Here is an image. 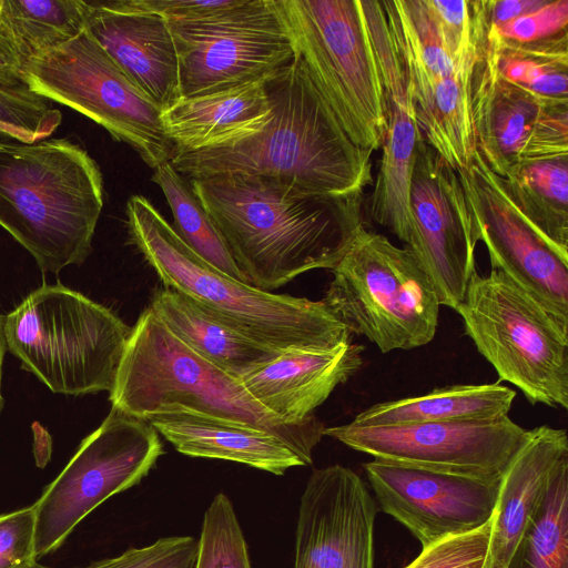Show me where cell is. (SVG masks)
Listing matches in <instances>:
<instances>
[{"label": "cell", "instance_id": "8992f818", "mask_svg": "<svg viewBox=\"0 0 568 568\" xmlns=\"http://www.w3.org/2000/svg\"><path fill=\"white\" fill-rule=\"evenodd\" d=\"M110 308L43 284L4 316L7 349L53 393L110 392L130 335Z\"/></svg>", "mask_w": 568, "mask_h": 568}, {"label": "cell", "instance_id": "603a6c76", "mask_svg": "<svg viewBox=\"0 0 568 568\" xmlns=\"http://www.w3.org/2000/svg\"><path fill=\"white\" fill-rule=\"evenodd\" d=\"M178 452L192 457L224 459L274 475L304 466L276 435L250 425L173 407L145 419Z\"/></svg>", "mask_w": 568, "mask_h": 568}, {"label": "cell", "instance_id": "ab89813d", "mask_svg": "<svg viewBox=\"0 0 568 568\" xmlns=\"http://www.w3.org/2000/svg\"><path fill=\"white\" fill-rule=\"evenodd\" d=\"M548 0H485L487 20L490 28H499L524 14L532 12Z\"/></svg>", "mask_w": 568, "mask_h": 568}, {"label": "cell", "instance_id": "f1b7e54d", "mask_svg": "<svg viewBox=\"0 0 568 568\" xmlns=\"http://www.w3.org/2000/svg\"><path fill=\"white\" fill-rule=\"evenodd\" d=\"M498 73L541 97L568 101V32L537 42L503 41L488 29Z\"/></svg>", "mask_w": 568, "mask_h": 568}, {"label": "cell", "instance_id": "7bdbcfd3", "mask_svg": "<svg viewBox=\"0 0 568 568\" xmlns=\"http://www.w3.org/2000/svg\"><path fill=\"white\" fill-rule=\"evenodd\" d=\"M38 568H47V567H43V566H40V565H39V567H38Z\"/></svg>", "mask_w": 568, "mask_h": 568}, {"label": "cell", "instance_id": "6da1fadb", "mask_svg": "<svg viewBox=\"0 0 568 568\" xmlns=\"http://www.w3.org/2000/svg\"><path fill=\"white\" fill-rule=\"evenodd\" d=\"M245 282L271 292L316 268L332 270L364 225L363 193L311 192L240 172L191 180Z\"/></svg>", "mask_w": 568, "mask_h": 568}, {"label": "cell", "instance_id": "e575fe53", "mask_svg": "<svg viewBox=\"0 0 568 568\" xmlns=\"http://www.w3.org/2000/svg\"><path fill=\"white\" fill-rule=\"evenodd\" d=\"M199 540L191 536L162 537L154 542L129 548L121 555L81 568H195Z\"/></svg>", "mask_w": 568, "mask_h": 568}, {"label": "cell", "instance_id": "d4e9b609", "mask_svg": "<svg viewBox=\"0 0 568 568\" xmlns=\"http://www.w3.org/2000/svg\"><path fill=\"white\" fill-rule=\"evenodd\" d=\"M149 307L185 346L235 378L240 379L281 353L174 290L155 291Z\"/></svg>", "mask_w": 568, "mask_h": 568}, {"label": "cell", "instance_id": "836d02e7", "mask_svg": "<svg viewBox=\"0 0 568 568\" xmlns=\"http://www.w3.org/2000/svg\"><path fill=\"white\" fill-rule=\"evenodd\" d=\"M493 519L494 515L475 530L423 547L420 554L405 568H484Z\"/></svg>", "mask_w": 568, "mask_h": 568}, {"label": "cell", "instance_id": "9c48e42d", "mask_svg": "<svg viewBox=\"0 0 568 568\" xmlns=\"http://www.w3.org/2000/svg\"><path fill=\"white\" fill-rule=\"evenodd\" d=\"M455 311L499 382L531 405L568 408V327L497 270L474 273Z\"/></svg>", "mask_w": 568, "mask_h": 568}, {"label": "cell", "instance_id": "b9f144b4", "mask_svg": "<svg viewBox=\"0 0 568 568\" xmlns=\"http://www.w3.org/2000/svg\"><path fill=\"white\" fill-rule=\"evenodd\" d=\"M7 351V343L4 336V316L0 314V415L3 408V397L1 394V379H2V363Z\"/></svg>", "mask_w": 568, "mask_h": 568}, {"label": "cell", "instance_id": "7a4b0ae2", "mask_svg": "<svg viewBox=\"0 0 568 568\" xmlns=\"http://www.w3.org/2000/svg\"><path fill=\"white\" fill-rule=\"evenodd\" d=\"M264 88L271 113L262 130L226 145L175 152V171L190 180L240 172L315 193H363L373 152L345 133L300 57L267 75Z\"/></svg>", "mask_w": 568, "mask_h": 568}, {"label": "cell", "instance_id": "1f68e13d", "mask_svg": "<svg viewBox=\"0 0 568 568\" xmlns=\"http://www.w3.org/2000/svg\"><path fill=\"white\" fill-rule=\"evenodd\" d=\"M195 568H252L246 541L230 498L219 493L206 508Z\"/></svg>", "mask_w": 568, "mask_h": 568}, {"label": "cell", "instance_id": "52a82bcc", "mask_svg": "<svg viewBox=\"0 0 568 568\" xmlns=\"http://www.w3.org/2000/svg\"><path fill=\"white\" fill-rule=\"evenodd\" d=\"M295 53L359 148H382L386 102L362 0H277Z\"/></svg>", "mask_w": 568, "mask_h": 568}, {"label": "cell", "instance_id": "f35d334b", "mask_svg": "<svg viewBox=\"0 0 568 568\" xmlns=\"http://www.w3.org/2000/svg\"><path fill=\"white\" fill-rule=\"evenodd\" d=\"M131 11L154 13L166 21H193L220 12L236 0H118Z\"/></svg>", "mask_w": 568, "mask_h": 568}, {"label": "cell", "instance_id": "7402d4cb", "mask_svg": "<svg viewBox=\"0 0 568 568\" xmlns=\"http://www.w3.org/2000/svg\"><path fill=\"white\" fill-rule=\"evenodd\" d=\"M551 99L505 80L497 71L489 39L473 87L476 150L500 178L520 162L535 125ZM567 101V100H565Z\"/></svg>", "mask_w": 568, "mask_h": 568}, {"label": "cell", "instance_id": "2e32d148", "mask_svg": "<svg viewBox=\"0 0 568 568\" xmlns=\"http://www.w3.org/2000/svg\"><path fill=\"white\" fill-rule=\"evenodd\" d=\"M364 470L381 509L422 548L475 530L494 515L501 480H487L374 459Z\"/></svg>", "mask_w": 568, "mask_h": 568}, {"label": "cell", "instance_id": "f546056e", "mask_svg": "<svg viewBox=\"0 0 568 568\" xmlns=\"http://www.w3.org/2000/svg\"><path fill=\"white\" fill-rule=\"evenodd\" d=\"M152 181L163 192L174 217L173 229L185 244L213 267L246 283L212 217L171 162L155 168Z\"/></svg>", "mask_w": 568, "mask_h": 568}, {"label": "cell", "instance_id": "7c38bea8", "mask_svg": "<svg viewBox=\"0 0 568 568\" xmlns=\"http://www.w3.org/2000/svg\"><path fill=\"white\" fill-rule=\"evenodd\" d=\"M180 94L191 98L265 79L295 58L277 0H236L193 21H168Z\"/></svg>", "mask_w": 568, "mask_h": 568}, {"label": "cell", "instance_id": "ffe728a7", "mask_svg": "<svg viewBox=\"0 0 568 568\" xmlns=\"http://www.w3.org/2000/svg\"><path fill=\"white\" fill-rule=\"evenodd\" d=\"M363 351V345L352 342L332 349H286L240 381L275 417L301 424L362 367Z\"/></svg>", "mask_w": 568, "mask_h": 568}, {"label": "cell", "instance_id": "e0dca14e", "mask_svg": "<svg viewBox=\"0 0 568 568\" xmlns=\"http://www.w3.org/2000/svg\"><path fill=\"white\" fill-rule=\"evenodd\" d=\"M377 511L351 468L313 470L301 496L293 568H374Z\"/></svg>", "mask_w": 568, "mask_h": 568}, {"label": "cell", "instance_id": "ee69618b", "mask_svg": "<svg viewBox=\"0 0 568 568\" xmlns=\"http://www.w3.org/2000/svg\"><path fill=\"white\" fill-rule=\"evenodd\" d=\"M0 7H1V0H0Z\"/></svg>", "mask_w": 568, "mask_h": 568}, {"label": "cell", "instance_id": "d590c367", "mask_svg": "<svg viewBox=\"0 0 568 568\" xmlns=\"http://www.w3.org/2000/svg\"><path fill=\"white\" fill-rule=\"evenodd\" d=\"M34 504L0 515V568H38Z\"/></svg>", "mask_w": 568, "mask_h": 568}, {"label": "cell", "instance_id": "9a60e30c", "mask_svg": "<svg viewBox=\"0 0 568 568\" xmlns=\"http://www.w3.org/2000/svg\"><path fill=\"white\" fill-rule=\"evenodd\" d=\"M457 173L491 270L507 275L568 327V261L524 220L477 150Z\"/></svg>", "mask_w": 568, "mask_h": 568}, {"label": "cell", "instance_id": "44dd1931", "mask_svg": "<svg viewBox=\"0 0 568 568\" xmlns=\"http://www.w3.org/2000/svg\"><path fill=\"white\" fill-rule=\"evenodd\" d=\"M566 463V429L548 425L528 429L501 480L484 568L507 567L554 477Z\"/></svg>", "mask_w": 568, "mask_h": 568}, {"label": "cell", "instance_id": "5b68a950", "mask_svg": "<svg viewBox=\"0 0 568 568\" xmlns=\"http://www.w3.org/2000/svg\"><path fill=\"white\" fill-rule=\"evenodd\" d=\"M112 408L145 420L173 407L267 430L311 465L324 436L315 415L287 424L263 408L239 378L206 362L178 339L146 307L131 327L113 386Z\"/></svg>", "mask_w": 568, "mask_h": 568}, {"label": "cell", "instance_id": "60d3db41", "mask_svg": "<svg viewBox=\"0 0 568 568\" xmlns=\"http://www.w3.org/2000/svg\"><path fill=\"white\" fill-rule=\"evenodd\" d=\"M0 87L28 88L22 62L2 38H0Z\"/></svg>", "mask_w": 568, "mask_h": 568}, {"label": "cell", "instance_id": "cb8c5ba5", "mask_svg": "<svg viewBox=\"0 0 568 568\" xmlns=\"http://www.w3.org/2000/svg\"><path fill=\"white\" fill-rule=\"evenodd\" d=\"M271 113L264 79L202 95L180 98L162 111L175 152L217 148L252 135Z\"/></svg>", "mask_w": 568, "mask_h": 568}, {"label": "cell", "instance_id": "ac0fdd59", "mask_svg": "<svg viewBox=\"0 0 568 568\" xmlns=\"http://www.w3.org/2000/svg\"><path fill=\"white\" fill-rule=\"evenodd\" d=\"M386 102V132L368 200L369 217L407 246L413 234L410 183L422 132L404 67L381 1L362 0Z\"/></svg>", "mask_w": 568, "mask_h": 568}, {"label": "cell", "instance_id": "30bf717a", "mask_svg": "<svg viewBox=\"0 0 568 568\" xmlns=\"http://www.w3.org/2000/svg\"><path fill=\"white\" fill-rule=\"evenodd\" d=\"M26 85L69 106L130 145L150 168L170 162L174 145L162 110L122 71L84 29L75 38L30 59Z\"/></svg>", "mask_w": 568, "mask_h": 568}, {"label": "cell", "instance_id": "ba28073f", "mask_svg": "<svg viewBox=\"0 0 568 568\" xmlns=\"http://www.w3.org/2000/svg\"><path fill=\"white\" fill-rule=\"evenodd\" d=\"M322 302L382 353L409 351L435 337L439 300L415 256L364 225L339 262Z\"/></svg>", "mask_w": 568, "mask_h": 568}, {"label": "cell", "instance_id": "d6a6232c", "mask_svg": "<svg viewBox=\"0 0 568 568\" xmlns=\"http://www.w3.org/2000/svg\"><path fill=\"white\" fill-rule=\"evenodd\" d=\"M62 121L51 101L28 88L0 87V138L27 143L48 139Z\"/></svg>", "mask_w": 568, "mask_h": 568}, {"label": "cell", "instance_id": "83f0119b", "mask_svg": "<svg viewBox=\"0 0 568 568\" xmlns=\"http://www.w3.org/2000/svg\"><path fill=\"white\" fill-rule=\"evenodd\" d=\"M87 1L1 0L0 38L24 64L85 29Z\"/></svg>", "mask_w": 568, "mask_h": 568}, {"label": "cell", "instance_id": "74e56055", "mask_svg": "<svg viewBox=\"0 0 568 568\" xmlns=\"http://www.w3.org/2000/svg\"><path fill=\"white\" fill-rule=\"evenodd\" d=\"M565 156H568V101L551 100L542 110L520 162Z\"/></svg>", "mask_w": 568, "mask_h": 568}, {"label": "cell", "instance_id": "3957f363", "mask_svg": "<svg viewBox=\"0 0 568 568\" xmlns=\"http://www.w3.org/2000/svg\"><path fill=\"white\" fill-rule=\"evenodd\" d=\"M102 207L101 170L79 144L0 138V226L43 273L88 258Z\"/></svg>", "mask_w": 568, "mask_h": 568}, {"label": "cell", "instance_id": "8fae6325", "mask_svg": "<svg viewBox=\"0 0 568 568\" xmlns=\"http://www.w3.org/2000/svg\"><path fill=\"white\" fill-rule=\"evenodd\" d=\"M163 453L148 422L111 408L34 503L37 559L55 551L104 500L139 484Z\"/></svg>", "mask_w": 568, "mask_h": 568}, {"label": "cell", "instance_id": "8d00e7d4", "mask_svg": "<svg viewBox=\"0 0 568 568\" xmlns=\"http://www.w3.org/2000/svg\"><path fill=\"white\" fill-rule=\"evenodd\" d=\"M489 24V23H488ZM568 0H548L541 8L489 31L498 39L525 44L545 40L567 31Z\"/></svg>", "mask_w": 568, "mask_h": 568}, {"label": "cell", "instance_id": "4dcf8cb0", "mask_svg": "<svg viewBox=\"0 0 568 568\" xmlns=\"http://www.w3.org/2000/svg\"><path fill=\"white\" fill-rule=\"evenodd\" d=\"M506 568H568V463L554 477Z\"/></svg>", "mask_w": 568, "mask_h": 568}, {"label": "cell", "instance_id": "5bb4252c", "mask_svg": "<svg viewBox=\"0 0 568 568\" xmlns=\"http://www.w3.org/2000/svg\"><path fill=\"white\" fill-rule=\"evenodd\" d=\"M413 234L407 250L455 310L476 273L477 226L459 175L423 138L410 183Z\"/></svg>", "mask_w": 568, "mask_h": 568}, {"label": "cell", "instance_id": "4316f807", "mask_svg": "<svg viewBox=\"0 0 568 568\" xmlns=\"http://www.w3.org/2000/svg\"><path fill=\"white\" fill-rule=\"evenodd\" d=\"M500 183L524 220L568 261V156L520 162Z\"/></svg>", "mask_w": 568, "mask_h": 568}, {"label": "cell", "instance_id": "4fadbf2b", "mask_svg": "<svg viewBox=\"0 0 568 568\" xmlns=\"http://www.w3.org/2000/svg\"><path fill=\"white\" fill-rule=\"evenodd\" d=\"M528 429L508 416L484 422L324 428V435L374 459L433 471L501 480Z\"/></svg>", "mask_w": 568, "mask_h": 568}, {"label": "cell", "instance_id": "484cf974", "mask_svg": "<svg viewBox=\"0 0 568 568\" xmlns=\"http://www.w3.org/2000/svg\"><path fill=\"white\" fill-rule=\"evenodd\" d=\"M516 392L500 384H457L427 394L377 403L351 422L382 426L438 422H484L508 416Z\"/></svg>", "mask_w": 568, "mask_h": 568}, {"label": "cell", "instance_id": "d6986e66", "mask_svg": "<svg viewBox=\"0 0 568 568\" xmlns=\"http://www.w3.org/2000/svg\"><path fill=\"white\" fill-rule=\"evenodd\" d=\"M85 30L163 111L180 98L179 58L168 21L123 8L118 0L87 1Z\"/></svg>", "mask_w": 568, "mask_h": 568}, {"label": "cell", "instance_id": "277c9868", "mask_svg": "<svg viewBox=\"0 0 568 568\" xmlns=\"http://www.w3.org/2000/svg\"><path fill=\"white\" fill-rule=\"evenodd\" d=\"M125 214L131 243L164 287L192 298L261 344L283 352L351 343L347 327L322 301L263 291L213 267L144 196H131Z\"/></svg>", "mask_w": 568, "mask_h": 568}]
</instances>
